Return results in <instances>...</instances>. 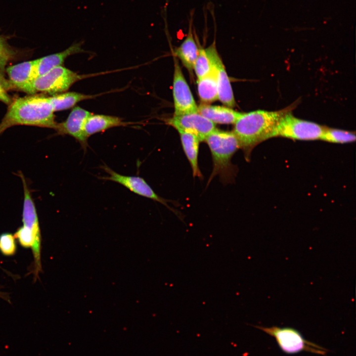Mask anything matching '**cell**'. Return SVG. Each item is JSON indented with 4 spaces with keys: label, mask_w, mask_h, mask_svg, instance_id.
I'll list each match as a JSON object with an SVG mask.
<instances>
[{
    "label": "cell",
    "mask_w": 356,
    "mask_h": 356,
    "mask_svg": "<svg viewBox=\"0 0 356 356\" xmlns=\"http://www.w3.org/2000/svg\"><path fill=\"white\" fill-rule=\"evenodd\" d=\"M20 245L25 248H32L34 243V236L30 229L24 225L17 229L14 235Z\"/></svg>",
    "instance_id": "d4e9b609"
},
{
    "label": "cell",
    "mask_w": 356,
    "mask_h": 356,
    "mask_svg": "<svg viewBox=\"0 0 356 356\" xmlns=\"http://www.w3.org/2000/svg\"><path fill=\"white\" fill-rule=\"evenodd\" d=\"M212 156L213 169L209 182L219 175L225 182L233 178L234 167L231 163L233 154L240 148L238 141L233 132L216 129L205 140Z\"/></svg>",
    "instance_id": "3957f363"
},
{
    "label": "cell",
    "mask_w": 356,
    "mask_h": 356,
    "mask_svg": "<svg viewBox=\"0 0 356 356\" xmlns=\"http://www.w3.org/2000/svg\"><path fill=\"white\" fill-rule=\"evenodd\" d=\"M54 111L48 97L30 95L11 102L0 123V134L17 125H27L54 129Z\"/></svg>",
    "instance_id": "6da1fadb"
},
{
    "label": "cell",
    "mask_w": 356,
    "mask_h": 356,
    "mask_svg": "<svg viewBox=\"0 0 356 356\" xmlns=\"http://www.w3.org/2000/svg\"><path fill=\"white\" fill-rule=\"evenodd\" d=\"M273 337L280 349L287 354H295L302 351L324 355L326 349L305 339L297 330L291 327L272 326L265 327L254 326Z\"/></svg>",
    "instance_id": "52a82bcc"
},
{
    "label": "cell",
    "mask_w": 356,
    "mask_h": 356,
    "mask_svg": "<svg viewBox=\"0 0 356 356\" xmlns=\"http://www.w3.org/2000/svg\"><path fill=\"white\" fill-rule=\"evenodd\" d=\"M182 148L190 164L194 177H202L198 166V152L200 140L194 135L182 132H178Z\"/></svg>",
    "instance_id": "ac0fdd59"
},
{
    "label": "cell",
    "mask_w": 356,
    "mask_h": 356,
    "mask_svg": "<svg viewBox=\"0 0 356 356\" xmlns=\"http://www.w3.org/2000/svg\"><path fill=\"white\" fill-rule=\"evenodd\" d=\"M197 89L200 100L209 103L218 99V89L214 70L207 76L197 80Z\"/></svg>",
    "instance_id": "ffe728a7"
},
{
    "label": "cell",
    "mask_w": 356,
    "mask_h": 356,
    "mask_svg": "<svg viewBox=\"0 0 356 356\" xmlns=\"http://www.w3.org/2000/svg\"><path fill=\"white\" fill-rule=\"evenodd\" d=\"M80 44H75L65 50L47 55L37 59L36 78L41 76L52 69L62 66L65 59L70 55L85 52Z\"/></svg>",
    "instance_id": "2e32d148"
},
{
    "label": "cell",
    "mask_w": 356,
    "mask_h": 356,
    "mask_svg": "<svg viewBox=\"0 0 356 356\" xmlns=\"http://www.w3.org/2000/svg\"><path fill=\"white\" fill-rule=\"evenodd\" d=\"M0 297L5 300L9 302V300L8 299V297L7 295L6 294L4 293L3 292H0Z\"/></svg>",
    "instance_id": "4316f807"
},
{
    "label": "cell",
    "mask_w": 356,
    "mask_h": 356,
    "mask_svg": "<svg viewBox=\"0 0 356 356\" xmlns=\"http://www.w3.org/2000/svg\"><path fill=\"white\" fill-rule=\"evenodd\" d=\"M101 168L108 176L99 177V179L119 183L136 194L159 202L169 207L166 200L158 195L142 178L121 175L105 165L101 166Z\"/></svg>",
    "instance_id": "30bf717a"
},
{
    "label": "cell",
    "mask_w": 356,
    "mask_h": 356,
    "mask_svg": "<svg viewBox=\"0 0 356 356\" xmlns=\"http://www.w3.org/2000/svg\"><path fill=\"white\" fill-rule=\"evenodd\" d=\"M191 19L189 22L188 31L186 38L174 51L175 56L180 60L183 65L191 74L192 73L194 63L199 53V47L194 39L192 30Z\"/></svg>",
    "instance_id": "e0dca14e"
},
{
    "label": "cell",
    "mask_w": 356,
    "mask_h": 356,
    "mask_svg": "<svg viewBox=\"0 0 356 356\" xmlns=\"http://www.w3.org/2000/svg\"><path fill=\"white\" fill-rule=\"evenodd\" d=\"M324 128L314 122L297 118L289 111L280 118L271 137L282 136L298 140H315L321 138Z\"/></svg>",
    "instance_id": "5b68a950"
},
{
    "label": "cell",
    "mask_w": 356,
    "mask_h": 356,
    "mask_svg": "<svg viewBox=\"0 0 356 356\" xmlns=\"http://www.w3.org/2000/svg\"><path fill=\"white\" fill-rule=\"evenodd\" d=\"M135 124L124 121L123 118L117 116L91 113L87 118L84 129L86 136L89 138L95 134L112 128L127 127Z\"/></svg>",
    "instance_id": "5bb4252c"
},
{
    "label": "cell",
    "mask_w": 356,
    "mask_h": 356,
    "mask_svg": "<svg viewBox=\"0 0 356 356\" xmlns=\"http://www.w3.org/2000/svg\"><path fill=\"white\" fill-rule=\"evenodd\" d=\"M293 107L275 111L256 110L241 114L234 124L233 132L246 155L258 144L271 138L280 118Z\"/></svg>",
    "instance_id": "7a4b0ae2"
},
{
    "label": "cell",
    "mask_w": 356,
    "mask_h": 356,
    "mask_svg": "<svg viewBox=\"0 0 356 356\" xmlns=\"http://www.w3.org/2000/svg\"><path fill=\"white\" fill-rule=\"evenodd\" d=\"M214 70L218 89V99L228 107L235 105V100L229 78L222 61L217 51L215 42L205 49Z\"/></svg>",
    "instance_id": "7c38bea8"
},
{
    "label": "cell",
    "mask_w": 356,
    "mask_h": 356,
    "mask_svg": "<svg viewBox=\"0 0 356 356\" xmlns=\"http://www.w3.org/2000/svg\"><path fill=\"white\" fill-rule=\"evenodd\" d=\"M100 94H85L77 92H65L48 97L53 111L68 109L77 103L85 100L94 98Z\"/></svg>",
    "instance_id": "d6986e66"
},
{
    "label": "cell",
    "mask_w": 356,
    "mask_h": 356,
    "mask_svg": "<svg viewBox=\"0 0 356 356\" xmlns=\"http://www.w3.org/2000/svg\"><path fill=\"white\" fill-rule=\"evenodd\" d=\"M105 73L78 74L62 66L52 69L37 77L33 82L32 93L43 92L52 95L63 93L75 83L88 78Z\"/></svg>",
    "instance_id": "277c9868"
},
{
    "label": "cell",
    "mask_w": 356,
    "mask_h": 356,
    "mask_svg": "<svg viewBox=\"0 0 356 356\" xmlns=\"http://www.w3.org/2000/svg\"><path fill=\"white\" fill-rule=\"evenodd\" d=\"M198 112L214 124H234L242 114L227 106L206 103L198 106Z\"/></svg>",
    "instance_id": "9a60e30c"
},
{
    "label": "cell",
    "mask_w": 356,
    "mask_h": 356,
    "mask_svg": "<svg viewBox=\"0 0 356 356\" xmlns=\"http://www.w3.org/2000/svg\"><path fill=\"white\" fill-rule=\"evenodd\" d=\"M193 70L198 79L204 77L213 71L212 66L205 49L199 47V53L195 61Z\"/></svg>",
    "instance_id": "603a6c76"
},
{
    "label": "cell",
    "mask_w": 356,
    "mask_h": 356,
    "mask_svg": "<svg viewBox=\"0 0 356 356\" xmlns=\"http://www.w3.org/2000/svg\"><path fill=\"white\" fill-rule=\"evenodd\" d=\"M15 55L14 51L5 41L0 37V83L5 89H10L8 81L5 79V67Z\"/></svg>",
    "instance_id": "44dd1931"
},
{
    "label": "cell",
    "mask_w": 356,
    "mask_h": 356,
    "mask_svg": "<svg viewBox=\"0 0 356 356\" xmlns=\"http://www.w3.org/2000/svg\"><path fill=\"white\" fill-rule=\"evenodd\" d=\"M37 59L23 62L6 68L10 89L32 94V85L36 78Z\"/></svg>",
    "instance_id": "4fadbf2b"
},
{
    "label": "cell",
    "mask_w": 356,
    "mask_h": 356,
    "mask_svg": "<svg viewBox=\"0 0 356 356\" xmlns=\"http://www.w3.org/2000/svg\"><path fill=\"white\" fill-rule=\"evenodd\" d=\"M0 101L2 102L8 104L12 102L11 99L8 94L5 91V89L3 87L0 83Z\"/></svg>",
    "instance_id": "484cf974"
},
{
    "label": "cell",
    "mask_w": 356,
    "mask_h": 356,
    "mask_svg": "<svg viewBox=\"0 0 356 356\" xmlns=\"http://www.w3.org/2000/svg\"><path fill=\"white\" fill-rule=\"evenodd\" d=\"M91 114L80 106H75L64 121L57 123L54 130L58 135H68L74 138L86 152L89 146L88 138L84 129L85 122Z\"/></svg>",
    "instance_id": "8fae6325"
},
{
    "label": "cell",
    "mask_w": 356,
    "mask_h": 356,
    "mask_svg": "<svg viewBox=\"0 0 356 356\" xmlns=\"http://www.w3.org/2000/svg\"><path fill=\"white\" fill-rule=\"evenodd\" d=\"M18 175L21 179L24 189L23 225L31 230L34 236V243L31 248L34 258V280L36 281L42 271L41 230L35 205L26 180L21 172H19Z\"/></svg>",
    "instance_id": "8992f818"
},
{
    "label": "cell",
    "mask_w": 356,
    "mask_h": 356,
    "mask_svg": "<svg viewBox=\"0 0 356 356\" xmlns=\"http://www.w3.org/2000/svg\"><path fill=\"white\" fill-rule=\"evenodd\" d=\"M165 122L178 132L195 135L200 141H204L207 136L216 129L214 123L198 112L174 115L173 117L166 119Z\"/></svg>",
    "instance_id": "9c48e42d"
},
{
    "label": "cell",
    "mask_w": 356,
    "mask_h": 356,
    "mask_svg": "<svg viewBox=\"0 0 356 356\" xmlns=\"http://www.w3.org/2000/svg\"><path fill=\"white\" fill-rule=\"evenodd\" d=\"M174 61L173 95L174 115L197 112L198 106L175 56H174Z\"/></svg>",
    "instance_id": "ba28073f"
},
{
    "label": "cell",
    "mask_w": 356,
    "mask_h": 356,
    "mask_svg": "<svg viewBox=\"0 0 356 356\" xmlns=\"http://www.w3.org/2000/svg\"><path fill=\"white\" fill-rule=\"evenodd\" d=\"M17 245L15 238L10 233H3L0 235V252L5 256H12L15 254Z\"/></svg>",
    "instance_id": "cb8c5ba5"
},
{
    "label": "cell",
    "mask_w": 356,
    "mask_h": 356,
    "mask_svg": "<svg viewBox=\"0 0 356 356\" xmlns=\"http://www.w3.org/2000/svg\"><path fill=\"white\" fill-rule=\"evenodd\" d=\"M320 139L333 143H349L356 140V134L351 132L325 127Z\"/></svg>",
    "instance_id": "7402d4cb"
}]
</instances>
